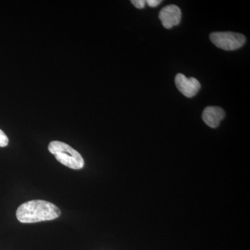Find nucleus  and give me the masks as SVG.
I'll list each match as a JSON object with an SVG mask.
<instances>
[{"label":"nucleus","instance_id":"obj_1","mask_svg":"<svg viewBox=\"0 0 250 250\" xmlns=\"http://www.w3.org/2000/svg\"><path fill=\"white\" fill-rule=\"evenodd\" d=\"M61 210L53 203L36 200L22 204L16 211L18 220L22 223L48 221L59 218Z\"/></svg>","mask_w":250,"mask_h":250},{"label":"nucleus","instance_id":"obj_2","mask_svg":"<svg viewBox=\"0 0 250 250\" xmlns=\"http://www.w3.org/2000/svg\"><path fill=\"white\" fill-rule=\"evenodd\" d=\"M48 149L59 162L70 168L80 170L84 166L82 156L66 143L52 141L49 144Z\"/></svg>","mask_w":250,"mask_h":250},{"label":"nucleus","instance_id":"obj_3","mask_svg":"<svg viewBox=\"0 0 250 250\" xmlns=\"http://www.w3.org/2000/svg\"><path fill=\"white\" fill-rule=\"evenodd\" d=\"M210 39L215 46L224 50L232 51L241 48L246 41V36L231 31H218L210 34Z\"/></svg>","mask_w":250,"mask_h":250},{"label":"nucleus","instance_id":"obj_4","mask_svg":"<svg viewBox=\"0 0 250 250\" xmlns=\"http://www.w3.org/2000/svg\"><path fill=\"white\" fill-rule=\"evenodd\" d=\"M174 82L177 89L187 98L195 96L201 88L198 80L194 77L188 78L183 74H177Z\"/></svg>","mask_w":250,"mask_h":250},{"label":"nucleus","instance_id":"obj_5","mask_svg":"<svg viewBox=\"0 0 250 250\" xmlns=\"http://www.w3.org/2000/svg\"><path fill=\"white\" fill-rule=\"evenodd\" d=\"M159 19L166 29H171L178 25L182 19V11L176 5H167L159 13Z\"/></svg>","mask_w":250,"mask_h":250},{"label":"nucleus","instance_id":"obj_6","mask_svg":"<svg viewBox=\"0 0 250 250\" xmlns=\"http://www.w3.org/2000/svg\"><path fill=\"white\" fill-rule=\"evenodd\" d=\"M225 117V112L218 106H208L202 113L204 122L211 128L218 127Z\"/></svg>","mask_w":250,"mask_h":250},{"label":"nucleus","instance_id":"obj_7","mask_svg":"<svg viewBox=\"0 0 250 250\" xmlns=\"http://www.w3.org/2000/svg\"><path fill=\"white\" fill-rule=\"evenodd\" d=\"M9 144V139L2 130L0 129V147H6Z\"/></svg>","mask_w":250,"mask_h":250},{"label":"nucleus","instance_id":"obj_8","mask_svg":"<svg viewBox=\"0 0 250 250\" xmlns=\"http://www.w3.org/2000/svg\"><path fill=\"white\" fill-rule=\"evenodd\" d=\"M131 3L134 5L135 7L137 8V9H143L146 6V1H144V0H132L131 1Z\"/></svg>","mask_w":250,"mask_h":250},{"label":"nucleus","instance_id":"obj_9","mask_svg":"<svg viewBox=\"0 0 250 250\" xmlns=\"http://www.w3.org/2000/svg\"><path fill=\"white\" fill-rule=\"evenodd\" d=\"M146 1V4H147L148 6L153 8L156 7V6H159L162 2V1H161V0H147Z\"/></svg>","mask_w":250,"mask_h":250}]
</instances>
